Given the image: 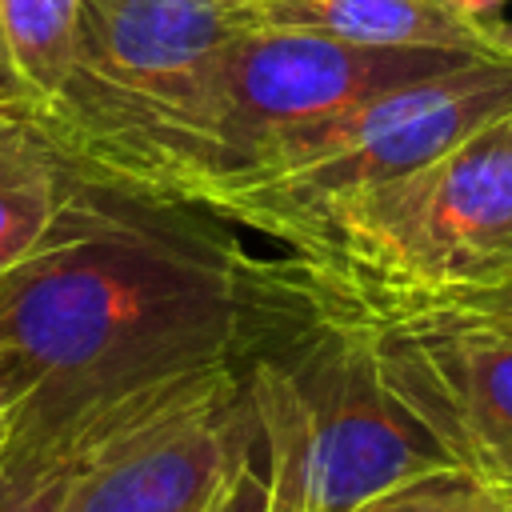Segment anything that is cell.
<instances>
[{"mask_svg": "<svg viewBox=\"0 0 512 512\" xmlns=\"http://www.w3.org/2000/svg\"><path fill=\"white\" fill-rule=\"evenodd\" d=\"M272 308L236 224L88 172L0 276V356L28 396L8 452L92 448L192 380L232 368Z\"/></svg>", "mask_w": 512, "mask_h": 512, "instance_id": "1", "label": "cell"}, {"mask_svg": "<svg viewBox=\"0 0 512 512\" xmlns=\"http://www.w3.org/2000/svg\"><path fill=\"white\" fill-rule=\"evenodd\" d=\"M272 308L240 360L272 512H360L376 496L452 472L388 388L364 320L268 260Z\"/></svg>", "mask_w": 512, "mask_h": 512, "instance_id": "2", "label": "cell"}, {"mask_svg": "<svg viewBox=\"0 0 512 512\" xmlns=\"http://www.w3.org/2000/svg\"><path fill=\"white\" fill-rule=\"evenodd\" d=\"M244 0H84L32 120L88 176L192 204L216 168V76Z\"/></svg>", "mask_w": 512, "mask_h": 512, "instance_id": "3", "label": "cell"}, {"mask_svg": "<svg viewBox=\"0 0 512 512\" xmlns=\"http://www.w3.org/2000/svg\"><path fill=\"white\" fill-rule=\"evenodd\" d=\"M312 292L368 312L444 304L512 276V112L388 184L276 236Z\"/></svg>", "mask_w": 512, "mask_h": 512, "instance_id": "4", "label": "cell"}, {"mask_svg": "<svg viewBox=\"0 0 512 512\" xmlns=\"http://www.w3.org/2000/svg\"><path fill=\"white\" fill-rule=\"evenodd\" d=\"M504 112H512V60L480 56L268 140L196 204L276 240L340 196L424 168Z\"/></svg>", "mask_w": 512, "mask_h": 512, "instance_id": "5", "label": "cell"}, {"mask_svg": "<svg viewBox=\"0 0 512 512\" xmlns=\"http://www.w3.org/2000/svg\"><path fill=\"white\" fill-rule=\"evenodd\" d=\"M336 308L364 320L388 388L452 472L512 508V336L452 308Z\"/></svg>", "mask_w": 512, "mask_h": 512, "instance_id": "6", "label": "cell"}, {"mask_svg": "<svg viewBox=\"0 0 512 512\" xmlns=\"http://www.w3.org/2000/svg\"><path fill=\"white\" fill-rule=\"evenodd\" d=\"M468 60L480 56L448 48H368L300 28L244 24L228 40L216 76V168L208 184L248 164L268 140L292 128Z\"/></svg>", "mask_w": 512, "mask_h": 512, "instance_id": "7", "label": "cell"}, {"mask_svg": "<svg viewBox=\"0 0 512 512\" xmlns=\"http://www.w3.org/2000/svg\"><path fill=\"white\" fill-rule=\"evenodd\" d=\"M252 452L256 424L232 364L104 432L84 452L60 512H208Z\"/></svg>", "mask_w": 512, "mask_h": 512, "instance_id": "8", "label": "cell"}, {"mask_svg": "<svg viewBox=\"0 0 512 512\" xmlns=\"http://www.w3.org/2000/svg\"><path fill=\"white\" fill-rule=\"evenodd\" d=\"M248 28H300L368 48H448L500 56L488 28H476L436 0H244Z\"/></svg>", "mask_w": 512, "mask_h": 512, "instance_id": "9", "label": "cell"}, {"mask_svg": "<svg viewBox=\"0 0 512 512\" xmlns=\"http://www.w3.org/2000/svg\"><path fill=\"white\" fill-rule=\"evenodd\" d=\"M68 176L72 164L52 136L20 104L0 96V276L48 232Z\"/></svg>", "mask_w": 512, "mask_h": 512, "instance_id": "10", "label": "cell"}, {"mask_svg": "<svg viewBox=\"0 0 512 512\" xmlns=\"http://www.w3.org/2000/svg\"><path fill=\"white\" fill-rule=\"evenodd\" d=\"M84 0H0V96L40 112L68 64Z\"/></svg>", "mask_w": 512, "mask_h": 512, "instance_id": "11", "label": "cell"}, {"mask_svg": "<svg viewBox=\"0 0 512 512\" xmlns=\"http://www.w3.org/2000/svg\"><path fill=\"white\" fill-rule=\"evenodd\" d=\"M88 448L8 452L0 460V512H60L64 492Z\"/></svg>", "mask_w": 512, "mask_h": 512, "instance_id": "12", "label": "cell"}, {"mask_svg": "<svg viewBox=\"0 0 512 512\" xmlns=\"http://www.w3.org/2000/svg\"><path fill=\"white\" fill-rule=\"evenodd\" d=\"M360 512H512L460 472H432L404 488H392Z\"/></svg>", "mask_w": 512, "mask_h": 512, "instance_id": "13", "label": "cell"}, {"mask_svg": "<svg viewBox=\"0 0 512 512\" xmlns=\"http://www.w3.org/2000/svg\"><path fill=\"white\" fill-rule=\"evenodd\" d=\"M208 512H272V488L260 452L240 460V468L232 472V480L224 484V492L212 500Z\"/></svg>", "mask_w": 512, "mask_h": 512, "instance_id": "14", "label": "cell"}, {"mask_svg": "<svg viewBox=\"0 0 512 512\" xmlns=\"http://www.w3.org/2000/svg\"><path fill=\"white\" fill-rule=\"evenodd\" d=\"M328 300V296H324ZM424 308H452V312H468L492 328H504L512 336V276L484 288V292H468V296H456V300H444V304H424ZM392 312V308H388Z\"/></svg>", "mask_w": 512, "mask_h": 512, "instance_id": "15", "label": "cell"}, {"mask_svg": "<svg viewBox=\"0 0 512 512\" xmlns=\"http://www.w3.org/2000/svg\"><path fill=\"white\" fill-rule=\"evenodd\" d=\"M24 396H28L24 376L0 356V460H4L8 448H12V436H16V420H20Z\"/></svg>", "mask_w": 512, "mask_h": 512, "instance_id": "16", "label": "cell"}, {"mask_svg": "<svg viewBox=\"0 0 512 512\" xmlns=\"http://www.w3.org/2000/svg\"><path fill=\"white\" fill-rule=\"evenodd\" d=\"M436 4H444V8L456 12L460 20H468V24L492 32V28L504 20V4H508V0H436ZM492 40H496V36H492Z\"/></svg>", "mask_w": 512, "mask_h": 512, "instance_id": "17", "label": "cell"}, {"mask_svg": "<svg viewBox=\"0 0 512 512\" xmlns=\"http://www.w3.org/2000/svg\"><path fill=\"white\" fill-rule=\"evenodd\" d=\"M492 36H496V52H500L504 60H512V20H500V24L492 28Z\"/></svg>", "mask_w": 512, "mask_h": 512, "instance_id": "18", "label": "cell"}]
</instances>
